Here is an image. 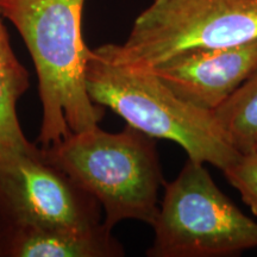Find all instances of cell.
<instances>
[{
  "label": "cell",
  "instance_id": "cell-1",
  "mask_svg": "<svg viewBox=\"0 0 257 257\" xmlns=\"http://www.w3.org/2000/svg\"><path fill=\"white\" fill-rule=\"evenodd\" d=\"M85 0H0V11L23 37L38 78L42 124L37 146L98 125L104 107L89 98V48L81 34Z\"/></svg>",
  "mask_w": 257,
  "mask_h": 257
},
{
  "label": "cell",
  "instance_id": "cell-2",
  "mask_svg": "<svg viewBox=\"0 0 257 257\" xmlns=\"http://www.w3.org/2000/svg\"><path fill=\"white\" fill-rule=\"evenodd\" d=\"M40 148L48 162L98 200L108 229L126 219L153 225L165 185L155 138L128 124L114 134L95 125Z\"/></svg>",
  "mask_w": 257,
  "mask_h": 257
},
{
  "label": "cell",
  "instance_id": "cell-3",
  "mask_svg": "<svg viewBox=\"0 0 257 257\" xmlns=\"http://www.w3.org/2000/svg\"><path fill=\"white\" fill-rule=\"evenodd\" d=\"M85 82L93 102L110 108L148 136L179 144L188 160L224 170L242 155L213 112L182 100L152 73L108 62L89 49Z\"/></svg>",
  "mask_w": 257,
  "mask_h": 257
},
{
  "label": "cell",
  "instance_id": "cell-4",
  "mask_svg": "<svg viewBox=\"0 0 257 257\" xmlns=\"http://www.w3.org/2000/svg\"><path fill=\"white\" fill-rule=\"evenodd\" d=\"M257 40V0H154L126 41L93 51L108 62L148 70L185 51Z\"/></svg>",
  "mask_w": 257,
  "mask_h": 257
},
{
  "label": "cell",
  "instance_id": "cell-5",
  "mask_svg": "<svg viewBox=\"0 0 257 257\" xmlns=\"http://www.w3.org/2000/svg\"><path fill=\"white\" fill-rule=\"evenodd\" d=\"M149 257H223L257 248V223L227 198L204 163L188 160L165 184Z\"/></svg>",
  "mask_w": 257,
  "mask_h": 257
},
{
  "label": "cell",
  "instance_id": "cell-6",
  "mask_svg": "<svg viewBox=\"0 0 257 257\" xmlns=\"http://www.w3.org/2000/svg\"><path fill=\"white\" fill-rule=\"evenodd\" d=\"M102 223L98 200L48 162L40 147L12 169H0V226L31 224L94 229Z\"/></svg>",
  "mask_w": 257,
  "mask_h": 257
},
{
  "label": "cell",
  "instance_id": "cell-7",
  "mask_svg": "<svg viewBox=\"0 0 257 257\" xmlns=\"http://www.w3.org/2000/svg\"><path fill=\"white\" fill-rule=\"evenodd\" d=\"M257 67V40L238 46L185 51L143 70L156 75L182 100L213 112Z\"/></svg>",
  "mask_w": 257,
  "mask_h": 257
},
{
  "label": "cell",
  "instance_id": "cell-8",
  "mask_svg": "<svg viewBox=\"0 0 257 257\" xmlns=\"http://www.w3.org/2000/svg\"><path fill=\"white\" fill-rule=\"evenodd\" d=\"M124 248L102 223L94 229L57 225L0 226V257H120Z\"/></svg>",
  "mask_w": 257,
  "mask_h": 257
},
{
  "label": "cell",
  "instance_id": "cell-9",
  "mask_svg": "<svg viewBox=\"0 0 257 257\" xmlns=\"http://www.w3.org/2000/svg\"><path fill=\"white\" fill-rule=\"evenodd\" d=\"M0 11V169L10 170L38 146L29 142L22 130L17 104L29 89V73L12 50Z\"/></svg>",
  "mask_w": 257,
  "mask_h": 257
},
{
  "label": "cell",
  "instance_id": "cell-10",
  "mask_svg": "<svg viewBox=\"0 0 257 257\" xmlns=\"http://www.w3.org/2000/svg\"><path fill=\"white\" fill-rule=\"evenodd\" d=\"M213 113L225 136L239 153L253 152L257 142V67Z\"/></svg>",
  "mask_w": 257,
  "mask_h": 257
},
{
  "label": "cell",
  "instance_id": "cell-11",
  "mask_svg": "<svg viewBox=\"0 0 257 257\" xmlns=\"http://www.w3.org/2000/svg\"><path fill=\"white\" fill-rule=\"evenodd\" d=\"M223 173L231 186L239 192L250 211L257 216V152L242 154Z\"/></svg>",
  "mask_w": 257,
  "mask_h": 257
},
{
  "label": "cell",
  "instance_id": "cell-12",
  "mask_svg": "<svg viewBox=\"0 0 257 257\" xmlns=\"http://www.w3.org/2000/svg\"><path fill=\"white\" fill-rule=\"evenodd\" d=\"M253 152H257V142L255 144V148H253Z\"/></svg>",
  "mask_w": 257,
  "mask_h": 257
}]
</instances>
